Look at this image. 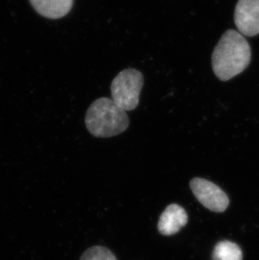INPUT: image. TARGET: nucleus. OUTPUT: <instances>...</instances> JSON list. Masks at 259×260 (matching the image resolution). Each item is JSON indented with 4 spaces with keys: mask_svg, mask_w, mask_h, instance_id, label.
Listing matches in <instances>:
<instances>
[{
    "mask_svg": "<svg viewBox=\"0 0 259 260\" xmlns=\"http://www.w3.org/2000/svg\"><path fill=\"white\" fill-rule=\"evenodd\" d=\"M143 84L144 78L141 72L135 69L123 70L111 83L113 101L125 111H133L139 104Z\"/></svg>",
    "mask_w": 259,
    "mask_h": 260,
    "instance_id": "3",
    "label": "nucleus"
},
{
    "mask_svg": "<svg viewBox=\"0 0 259 260\" xmlns=\"http://www.w3.org/2000/svg\"><path fill=\"white\" fill-rule=\"evenodd\" d=\"M37 13L52 20L68 15L74 5V0H29Z\"/></svg>",
    "mask_w": 259,
    "mask_h": 260,
    "instance_id": "7",
    "label": "nucleus"
},
{
    "mask_svg": "<svg viewBox=\"0 0 259 260\" xmlns=\"http://www.w3.org/2000/svg\"><path fill=\"white\" fill-rule=\"evenodd\" d=\"M188 222V214L178 204L167 206L159 218L157 229L161 235L171 236L176 234Z\"/></svg>",
    "mask_w": 259,
    "mask_h": 260,
    "instance_id": "6",
    "label": "nucleus"
},
{
    "mask_svg": "<svg viewBox=\"0 0 259 260\" xmlns=\"http://www.w3.org/2000/svg\"><path fill=\"white\" fill-rule=\"evenodd\" d=\"M189 186L196 199L210 211L220 213L229 206V198L225 192L207 179L195 178Z\"/></svg>",
    "mask_w": 259,
    "mask_h": 260,
    "instance_id": "4",
    "label": "nucleus"
},
{
    "mask_svg": "<svg viewBox=\"0 0 259 260\" xmlns=\"http://www.w3.org/2000/svg\"><path fill=\"white\" fill-rule=\"evenodd\" d=\"M242 249L230 241H221L213 250V260H242Z\"/></svg>",
    "mask_w": 259,
    "mask_h": 260,
    "instance_id": "8",
    "label": "nucleus"
},
{
    "mask_svg": "<svg viewBox=\"0 0 259 260\" xmlns=\"http://www.w3.org/2000/svg\"><path fill=\"white\" fill-rule=\"evenodd\" d=\"M86 127L96 138H111L124 133L130 125L124 110L112 99L100 98L88 107L85 116Z\"/></svg>",
    "mask_w": 259,
    "mask_h": 260,
    "instance_id": "2",
    "label": "nucleus"
},
{
    "mask_svg": "<svg viewBox=\"0 0 259 260\" xmlns=\"http://www.w3.org/2000/svg\"><path fill=\"white\" fill-rule=\"evenodd\" d=\"M80 260H117L115 254L108 248L94 246L88 248L81 256Z\"/></svg>",
    "mask_w": 259,
    "mask_h": 260,
    "instance_id": "9",
    "label": "nucleus"
},
{
    "mask_svg": "<svg viewBox=\"0 0 259 260\" xmlns=\"http://www.w3.org/2000/svg\"><path fill=\"white\" fill-rule=\"evenodd\" d=\"M235 24L242 36L259 34V0H239L235 10Z\"/></svg>",
    "mask_w": 259,
    "mask_h": 260,
    "instance_id": "5",
    "label": "nucleus"
},
{
    "mask_svg": "<svg viewBox=\"0 0 259 260\" xmlns=\"http://www.w3.org/2000/svg\"><path fill=\"white\" fill-rule=\"evenodd\" d=\"M251 61V49L240 32L229 29L222 35L211 57L213 71L221 81H228L244 71Z\"/></svg>",
    "mask_w": 259,
    "mask_h": 260,
    "instance_id": "1",
    "label": "nucleus"
}]
</instances>
